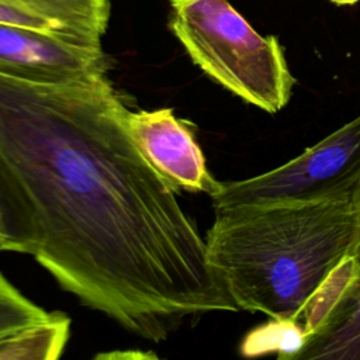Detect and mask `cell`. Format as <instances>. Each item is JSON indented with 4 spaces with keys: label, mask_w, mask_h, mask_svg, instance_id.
Listing matches in <instances>:
<instances>
[{
    "label": "cell",
    "mask_w": 360,
    "mask_h": 360,
    "mask_svg": "<svg viewBox=\"0 0 360 360\" xmlns=\"http://www.w3.org/2000/svg\"><path fill=\"white\" fill-rule=\"evenodd\" d=\"M70 336V318L62 312L0 339V360H56Z\"/></svg>",
    "instance_id": "9"
},
{
    "label": "cell",
    "mask_w": 360,
    "mask_h": 360,
    "mask_svg": "<svg viewBox=\"0 0 360 360\" xmlns=\"http://www.w3.org/2000/svg\"><path fill=\"white\" fill-rule=\"evenodd\" d=\"M360 210V193L356 198ZM357 280L335 309L325 328L312 338L300 359L360 360V236L356 248Z\"/></svg>",
    "instance_id": "8"
},
{
    "label": "cell",
    "mask_w": 360,
    "mask_h": 360,
    "mask_svg": "<svg viewBox=\"0 0 360 360\" xmlns=\"http://www.w3.org/2000/svg\"><path fill=\"white\" fill-rule=\"evenodd\" d=\"M305 343L307 336L297 323L287 321H273L271 326L267 325V328L256 329L249 336H246L240 352L245 356L278 352L283 357H298Z\"/></svg>",
    "instance_id": "10"
},
{
    "label": "cell",
    "mask_w": 360,
    "mask_h": 360,
    "mask_svg": "<svg viewBox=\"0 0 360 360\" xmlns=\"http://www.w3.org/2000/svg\"><path fill=\"white\" fill-rule=\"evenodd\" d=\"M127 110L108 73L65 83L0 73V184L17 252L159 343L187 318L238 307L176 190L134 143Z\"/></svg>",
    "instance_id": "1"
},
{
    "label": "cell",
    "mask_w": 360,
    "mask_h": 360,
    "mask_svg": "<svg viewBox=\"0 0 360 360\" xmlns=\"http://www.w3.org/2000/svg\"><path fill=\"white\" fill-rule=\"evenodd\" d=\"M125 125L145 160L176 191L211 195L218 188L221 181L207 167L194 124L177 118L172 108H128Z\"/></svg>",
    "instance_id": "5"
},
{
    "label": "cell",
    "mask_w": 360,
    "mask_h": 360,
    "mask_svg": "<svg viewBox=\"0 0 360 360\" xmlns=\"http://www.w3.org/2000/svg\"><path fill=\"white\" fill-rule=\"evenodd\" d=\"M330 1H333L335 4H339V6H349V4H354L360 0H330Z\"/></svg>",
    "instance_id": "14"
},
{
    "label": "cell",
    "mask_w": 360,
    "mask_h": 360,
    "mask_svg": "<svg viewBox=\"0 0 360 360\" xmlns=\"http://www.w3.org/2000/svg\"><path fill=\"white\" fill-rule=\"evenodd\" d=\"M101 45L73 42L38 30L0 22V73L32 82L65 83L108 73Z\"/></svg>",
    "instance_id": "6"
},
{
    "label": "cell",
    "mask_w": 360,
    "mask_h": 360,
    "mask_svg": "<svg viewBox=\"0 0 360 360\" xmlns=\"http://www.w3.org/2000/svg\"><path fill=\"white\" fill-rule=\"evenodd\" d=\"M52 312L27 298L0 273V339L24 328L48 319Z\"/></svg>",
    "instance_id": "11"
},
{
    "label": "cell",
    "mask_w": 360,
    "mask_h": 360,
    "mask_svg": "<svg viewBox=\"0 0 360 360\" xmlns=\"http://www.w3.org/2000/svg\"><path fill=\"white\" fill-rule=\"evenodd\" d=\"M0 235L4 236L10 243V250L17 252L18 248V232L14 221V215L10 207L8 197L6 195L0 184Z\"/></svg>",
    "instance_id": "12"
},
{
    "label": "cell",
    "mask_w": 360,
    "mask_h": 360,
    "mask_svg": "<svg viewBox=\"0 0 360 360\" xmlns=\"http://www.w3.org/2000/svg\"><path fill=\"white\" fill-rule=\"evenodd\" d=\"M110 14V0H0V22L86 45H101Z\"/></svg>",
    "instance_id": "7"
},
{
    "label": "cell",
    "mask_w": 360,
    "mask_h": 360,
    "mask_svg": "<svg viewBox=\"0 0 360 360\" xmlns=\"http://www.w3.org/2000/svg\"><path fill=\"white\" fill-rule=\"evenodd\" d=\"M360 193V114L266 173L221 181L212 204L356 201Z\"/></svg>",
    "instance_id": "4"
},
{
    "label": "cell",
    "mask_w": 360,
    "mask_h": 360,
    "mask_svg": "<svg viewBox=\"0 0 360 360\" xmlns=\"http://www.w3.org/2000/svg\"><path fill=\"white\" fill-rule=\"evenodd\" d=\"M212 207L214 222L205 236L208 262L238 309L294 322L308 343L353 281L357 202Z\"/></svg>",
    "instance_id": "2"
},
{
    "label": "cell",
    "mask_w": 360,
    "mask_h": 360,
    "mask_svg": "<svg viewBox=\"0 0 360 360\" xmlns=\"http://www.w3.org/2000/svg\"><path fill=\"white\" fill-rule=\"evenodd\" d=\"M169 28L191 60L214 82L266 112H278L295 79L283 46L263 37L231 0H170Z\"/></svg>",
    "instance_id": "3"
},
{
    "label": "cell",
    "mask_w": 360,
    "mask_h": 360,
    "mask_svg": "<svg viewBox=\"0 0 360 360\" xmlns=\"http://www.w3.org/2000/svg\"><path fill=\"white\" fill-rule=\"evenodd\" d=\"M4 250H10V243L4 236L0 235V252H4Z\"/></svg>",
    "instance_id": "13"
}]
</instances>
